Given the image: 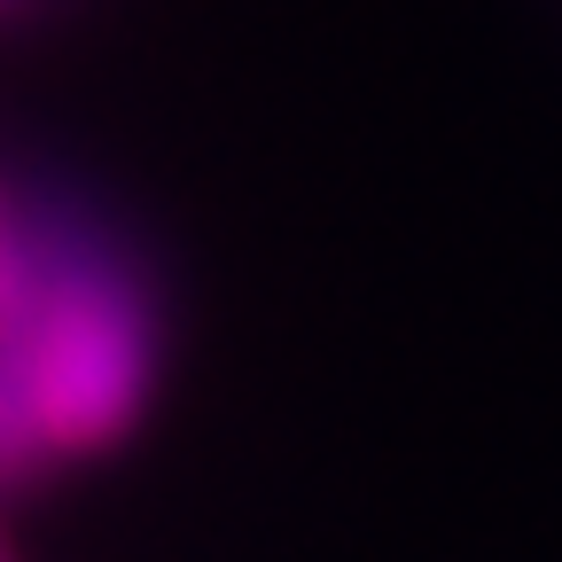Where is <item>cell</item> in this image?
<instances>
[{"instance_id": "obj_3", "label": "cell", "mask_w": 562, "mask_h": 562, "mask_svg": "<svg viewBox=\"0 0 562 562\" xmlns=\"http://www.w3.org/2000/svg\"><path fill=\"white\" fill-rule=\"evenodd\" d=\"M16 297H24V258H16L9 243H0V313H9Z\"/></svg>"}, {"instance_id": "obj_2", "label": "cell", "mask_w": 562, "mask_h": 562, "mask_svg": "<svg viewBox=\"0 0 562 562\" xmlns=\"http://www.w3.org/2000/svg\"><path fill=\"white\" fill-rule=\"evenodd\" d=\"M9 321V313H0ZM47 453L40 422H32V398H24V375H16V351H9V328H0V476H16Z\"/></svg>"}, {"instance_id": "obj_4", "label": "cell", "mask_w": 562, "mask_h": 562, "mask_svg": "<svg viewBox=\"0 0 562 562\" xmlns=\"http://www.w3.org/2000/svg\"><path fill=\"white\" fill-rule=\"evenodd\" d=\"M0 562H9V554H0Z\"/></svg>"}, {"instance_id": "obj_1", "label": "cell", "mask_w": 562, "mask_h": 562, "mask_svg": "<svg viewBox=\"0 0 562 562\" xmlns=\"http://www.w3.org/2000/svg\"><path fill=\"white\" fill-rule=\"evenodd\" d=\"M9 351L47 453H94L133 430L149 391V321L110 266H70L32 281L9 305Z\"/></svg>"}]
</instances>
